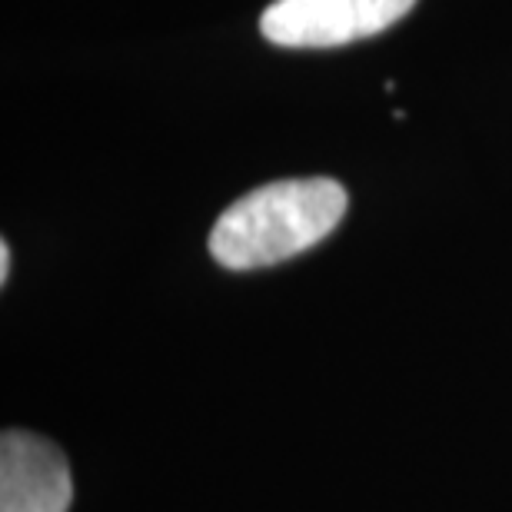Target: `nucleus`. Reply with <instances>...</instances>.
I'll return each instance as SVG.
<instances>
[{"mask_svg": "<svg viewBox=\"0 0 512 512\" xmlns=\"http://www.w3.org/2000/svg\"><path fill=\"white\" fill-rule=\"evenodd\" d=\"M346 203V190L330 177L263 183L220 213L210 230V256L227 270L293 260L340 227Z\"/></svg>", "mask_w": 512, "mask_h": 512, "instance_id": "obj_1", "label": "nucleus"}, {"mask_svg": "<svg viewBox=\"0 0 512 512\" xmlns=\"http://www.w3.org/2000/svg\"><path fill=\"white\" fill-rule=\"evenodd\" d=\"M416 0H273L260 30L276 47H343L403 20Z\"/></svg>", "mask_w": 512, "mask_h": 512, "instance_id": "obj_2", "label": "nucleus"}, {"mask_svg": "<svg viewBox=\"0 0 512 512\" xmlns=\"http://www.w3.org/2000/svg\"><path fill=\"white\" fill-rule=\"evenodd\" d=\"M74 499L67 456L44 436H0V512H67Z\"/></svg>", "mask_w": 512, "mask_h": 512, "instance_id": "obj_3", "label": "nucleus"}, {"mask_svg": "<svg viewBox=\"0 0 512 512\" xmlns=\"http://www.w3.org/2000/svg\"><path fill=\"white\" fill-rule=\"evenodd\" d=\"M10 276V243H0V283H7Z\"/></svg>", "mask_w": 512, "mask_h": 512, "instance_id": "obj_4", "label": "nucleus"}]
</instances>
